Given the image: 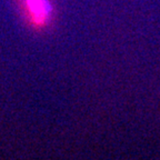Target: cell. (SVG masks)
Segmentation results:
<instances>
[{"label":"cell","mask_w":160,"mask_h":160,"mask_svg":"<svg viewBox=\"0 0 160 160\" xmlns=\"http://www.w3.org/2000/svg\"><path fill=\"white\" fill-rule=\"evenodd\" d=\"M18 5L29 28L41 31L51 26L55 18L51 0H18Z\"/></svg>","instance_id":"6da1fadb"}]
</instances>
